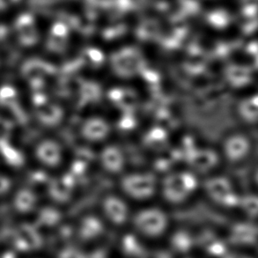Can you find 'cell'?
Wrapping results in <instances>:
<instances>
[{"label": "cell", "instance_id": "6da1fadb", "mask_svg": "<svg viewBox=\"0 0 258 258\" xmlns=\"http://www.w3.org/2000/svg\"><path fill=\"white\" fill-rule=\"evenodd\" d=\"M197 187V179L193 174L180 172L169 174L161 183V191L166 201L180 204L188 199Z\"/></svg>", "mask_w": 258, "mask_h": 258}, {"label": "cell", "instance_id": "7a4b0ae2", "mask_svg": "<svg viewBox=\"0 0 258 258\" xmlns=\"http://www.w3.org/2000/svg\"><path fill=\"white\" fill-rule=\"evenodd\" d=\"M157 188V178L149 172L125 174L121 180V188L123 193L135 200L151 199Z\"/></svg>", "mask_w": 258, "mask_h": 258}, {"label": "cell", "instance_id": "3957f363", "mask_svg": "<svg viewBox=\"0 0 258 258\" xmlns=\"http://www.w3.org/2000/svg\"><path fill=\"white\" fill-rule=\"evenodd\" d=\"M168 223L166 213L157 208L141 210L133 218V224L137 230L149 237H156L163 234Z\"/></svg>", "mask_w": 258, "mask_h": 258}, {"label": "cell", "instance_id": "277c9868", "mask_svg": "<svg viewBox=\"0 0 258 258\" xmlns=\"http://www.w3.org/2000/svg\"><path fill=\"white\" fill-rule=\"evenodd\" d=\"M205 189L210 199L222 206H234L239 203L230 181L223 176L209 178L205 182Z\"/></svg>", "mask_w": 258, "mask_h": 258}, {"label": "cell", "instance_id": "5b68a950", "mask_svg": "<svg viewBox=\"0 0 258 258\" xmlns=\"http://www.w3.org/2000/svg\"><path fill=\"white\" fill-rule=\"evenodd\" d=\"M225 157L230 162H239L244 160L250 152V142L247 137L234 134L228 137L223 145Z\"/></svg>", "mask_w": 258, "mask_h": 258}, {"label": "cell", "instance_id": "8992f818", "mask_svg": "<svg viewBox=\"0 0 258 258\" xmlns=\"http://www.w3.org/2000/svg\"><path fill=\"white\" fill-rule=\"evenodd\" d=\"M102 211L105 217L115 225L125 223L129 218V208L127 204L116 196H108L103 199Z\"/></svg>", "mask_w": 258, "mask_h": 258}, {"label": "cell", "instance_id": "52a82bcc", "mask_svg": "<svg viewBox=\"0 0 258 258\" xmlns=\"http://www.w3.org/2000/svg\"><path fill=\"white\" fill-rule=\"evenodd\" d=\"M110 133V126L105 119L93 116L87 119L81 127V135L88 142H101Z\"/></svg>", "mask_w": 258, "mask_h": 258}, {"label": "cell", "instance_id": "ba28073f", "mask_svg": "<svg viewBox=\"0 0 258 258\" xmlns=\"http://www.w3.org/2000/svg\"><path fill=\"white\" fill-rule=\"evenodd\" d=\"M100 161L105 171L119 174L125 166V157L122 150L115 146H108L101 150Z\"/></svg>", "mask_w": 258, "mask_h": 258}, {"label": "cell", "instance_id": "9c48e42d", "mask_svg": "<svg viewBox=\"0 0 258 258\" xmlns=\"http://www.w3.org/2000/svg\"><path fill=\"white\" fill-rule=\"evenodd\" d=\"M219 158L210 149H195L188 154V163L196 171L206 172L217 166Z\"/></svg>", "mask_w": 258, "mask_h": 258}, {"label": "cell", "instance_id": "30bf717a", "mask_svg": "<svg viewBox=\"0 0 258 258\" xmlns=\"http://www.w3.org/2000/svg\"><path fill=\"white\" fill-rule=\"evenodd\" d=\"M239 115L245 122L254 123L257 120V98H248L241 101L238 108Z\"/></svg>", "mask_w": 258, "mask_h": 258}, {"label": "cell", "instance_id": "8fae6325", "mask_svg": "<svg viewBox=\"0 0 258 258\" xmlns=\"http://www.w3.org/2000/svg\"><path fill=\"white\" fill-rule=\"evenodd\" d=\"M227 76L230 83L237 87L246 85L250 81V73L245 70L244 68L229 69L227 73Z\"/></svg>", "mask_w": 258, "mask_h": 258}, {"label": "cell", "instance_id": "7c38bea8", "mask_svg": "<svg viewBox=\"0 0 258 258\" xmlns=\"http://www.w3.org/2000/svg\"><path fill=\"white\" fill-rule=\"evenodd\" d=\"M246 213L251 215L255 216L257 213V199L253 196H248L245 197L244 199H239V203Z\"/></svg>", "mask_w": 258, "mask_h": 258}, {"label": "cell", "instance_id": "4fadbf2b", "mask_svg": "<svg viewBox=\"0 0 258 258\" xmlns=\"http://www.w3.org/2000/svg\"><path fill=\"white\" fill-rule=\"evenodd\" d=\"M101 230V223L100 220L94 217H88L84 221V231L88 234V237L97 234Z\"/></svg>", "mask_w": 258, "mask_h": 258}, {"label": "cell", "instance_id": "5bb4252c", "mask_svg": "<svg viewBox=\"0 0 258 258\" xmlns=\"http://www.w3.org/2000/svg\"><path fill=\"white\" fill-rule=\"evenodd\" d=\"M234 258H241V257H234Z\"/></svg>", "mask_w": 258, "mask_h": 258}]
</instances>
